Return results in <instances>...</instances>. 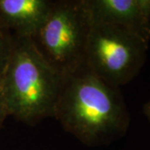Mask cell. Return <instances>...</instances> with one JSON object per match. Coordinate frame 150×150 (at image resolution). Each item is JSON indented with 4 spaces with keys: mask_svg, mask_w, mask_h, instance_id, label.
I'll return each mask as SVG.
<instances>
[{
    "mask_svg": "<svg viewBox=\"0 0 150 150\" xmlns=\"http://www.w3.org/2000/svg\"><path fill=\"white\" fill-rule=\"evenodd\" d=\"M148 48L149 43L123 28L92 23L84 64L107 84L119 88L139 74Z\"/></svg>",
    "mask_w": 150,
    "mask_h": 150,
    "instance_id": "277c9868",
    "label": "cell"
},
{
    "mask_svg": "<svg viewBox=\"0 0 150 150\" xmlns=\"http://www.w3.org/2000/svg\"><path fill=\"white\" fill-rule=\"evenodd\" d=\"M13 43V35L0 20V79L4 74L10 57Z\"/></svg>",
    "mask_w": 150,
    "mask_h": 150,
    "instance_id": "52a82bcc",
    "label": "cell"
},
{
    "mask_svg": "<svg viewBox=\"0 0 150 150\" xmlns=\"http://www.w3.org/2000/svg\"><path fill=\"white\" fill-rule=\"evenodd\" d=\"M92 23L123 28L150 41V0H83Z\"/></svg>",
    "mask_w": 150,
    "mask_h": 150,
    "instance_id": "5b68a950",
    "label": "cell"
},
{
    "mask_svg": "<svg viewBox=\"0 0 150 150\" xmlns=\"http://www.w3.org/2000/svg\"><path fill=\"white\" fill-rule=\"evenodd\" d=\"M54 118L66 132L88 146L123 137L130 123L119 88L104 83L85 64L65 76Z\"/></svg>",
    "mask_w": 150,
    "mask_h": 150,
    "instance_id": "6da1fadb",
    "label": "cell"
},
{
    "mask_svg": "<svg viewBox=\"0 0 150 150\" xmlns=\"http://www.w3.org/2000/svg\"><path fill=\"white\" fill-rule=\"evenodd\" d=\"M8 116V111H7L5 103H4L2 93H1V90H0V126L3 124L4 119Z\"/></svg>",
    "mask_w": 150,
    "mask_h": 150,
    "instance_id": "ba28073f",
    "label": "cell"
},
{
    "mask_svg": "<svg viewBox=\"0 0 150 150\" xmlns=\"http://www.w3.org/2000/svg\"><path fill=\"white\" fill-rule=\"evenodd\" d=\"M91 25L83 0H57L31 40L48 64L65 77L84 64Z\"/></svg>",
    "mask_w": 150,
    "mask_h": 150,
    "instance_id": "3957f363",
    "label": "cell"
},
{
    "mask_svg": "<svg viewBox=\"0 0 150 150\" xmlns=\"http://www.w3.org/2000/svg\"><path fill=\"white\" fill-rule=\"evenodd\" d=\"M64 78L39 54L31 38L13 35L10 57L0 79L8 116L28 125L54 118Z\"/></svg>",
    "mask_w": 150,
    "mask_h": 150,
    "instance_id": "7a4b0ae2",
    "label": "cell"
},
{
    "mask_svg": "<svg viewBox=\"0 0 150 150\" xmlns=\"http://www.w3.org/2000/svg\"><path fill=\"white\" fill-rule=\"evenodd\" d=\"M51 0H0V20L13 35L31 38L46 20Z\"/></svg>",
    "mask_w": 150,
    "mask_h": 150,
    "instance_id": "8992f818",
    "label": "cell"
},
{
    "mask_svg": "<svg viewBox=\"0 0 150 150\" xmlns=\"http://www.w3.org/2000/svg\"><path fill=\"white\" fill-rule=\"evenodd\" d=\"M144 113L146 115V117L150 121V100L146 103L144 106Z\"/></svg>",
    "mask_w": 150,
    "mask_h": 150,
    "instance_id": "9c48e42d",
    "label": "cell"
}]
</instances>
